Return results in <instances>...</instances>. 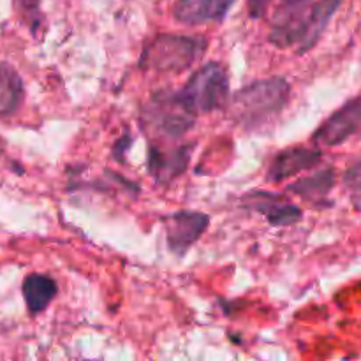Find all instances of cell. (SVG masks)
Instances as JSON below:
<instances>
[{"mask_svg": "<svg viewBox=\"0 0 361 361\" xmlns=\"http://www.w3.org/2000/svg\"><path fill=\"white\" fill-rule=\"evenodd\" d=\"M194 143L183 145L175 150H161L157 147H150L148 150V171L159 183H169L176 176L182 175L187 169Z\"/></svg>", "mask_w": 361, "mask_h": 361, "instance_id": "11", "label": "cell"}, {"mask_svg": "<svg viewBox=\"0 0 361 361\" xmlns=\"http://www.w3.org/2000/svg\"><path fill=\"white\" fill-rule=\"evenodd\" d=\"M14 9L21 16V20L28 25L32 34L37 32V28L42 23V14H41V0H13Z\"/></svg>", "mask_w": 361, "mask_h": 361, "instance_id": "15", "label": "cell"}, {"mask_svg": "<svg viewBox=\"0 0 361 361\" xmlns=\"http://www.w3.org/2000/svg\"><path fill=\"white\" fill-rule=\"evenodd\" d=\"M141 120L155 136L176 140L192 129L196 113L185 104L180 92L159 90L141 108Z\"/></svg>", "mask_w": 361, "mask_h": 361, "instance_id": "4", "label": "cell"}, {"mask_svg": "<svg viewBox=\"0 0 361 361\" xmlns=\"http://www.w3.org/2000/svg\"><path fill=\"white\" fill-rule=\"evenodd\" d=\"M309 2L310 0H281V6L274 18V25H286L300 18L310 7Z\"/></svg>", "mask_w": 361, "mask_h": 361, "instance_id": "16", "label": "cell"}, {"mask_svg": "<svg viewBox=\"0 0 361 361\" xmlns=\"http://www.w3.org/2000/svg\"><path fill=\"white\" fill-rule=\"evenodd\" d=\"M21 291H23V300L27 303L28 312L35 316L53 302V298L59 293V284L49 275L32 274L25 277Z\"/></svg>", "mask_w": 361, "mask_h": 361, "instance_id": "12", "label": "cell"}, {"mask_svg": "<svg viewBox=\"0 0 361 361\" xmlns=\"http://www.w3.org/2000/svg\"><path fill=\"white\" fill-rule=\"evenodd\" d=\"M344 185L348 189L351 203L356 210H361V161L349 166L344 173Z\"/></svg>", "mask_w": 361, "mask_h": 361, "instance_id": "17", "label": "cell"}, {"mask_svg": "<svg viewBox=\"0 0 361 361\" xmlns=\"http://www.w3.org/2000/svg\"><path fill=\"white\" fill-rule=\"evenodd\" d=\"M361 130V95L335 111L319 129L312 141L319 147H338Z\"/></svg>", "mask_w": 361, "mask_h": 361, "instance_id": "6", "label": "cell"}, {"mask_svg": "<svg viewBox=\"0 0 361 361\" xmlns=\"http://www.w3.org/2000/svg\"><path fill=\"white\" fill-rule=\"evenodd\" d=\"M289 95L291 87L284 78L257 80L235 94L231 115L238 126L245 129H257L284 109Z\"/></svg>", "mask_w": 361, "mask_h": 361, "instance_id": "1", "label": "cell"}, {"mask_svg": "<svg viewBox=\"0 0 361 361\" xmlns=\"http://www.w3.org/2000/svg\"><path fill=\"white\" fill-rule=\"evenodd\" d=\"M236 0H176L173 16L183 25L221 23Z\"/></svg>", "mask_w": 361, "mask_h": 361, "instance_id": "9", "label": "cell"}, {"mask_svg": "<svg viewBox=\"0 0 361 361\" xmlns=\"http://www.w3.org/2000/svg\"><path fill=\"white\" fill-rule=\"evenodd\" d=\"M25 97L23 80L11 63L0 62V116L18 111Z\"/></svg>", "mask_w": 361, "mask_h": 361, "instance_id": "14", "label": "cell"}, {"mask_svg": "<svg viewBox=\"0 0 361 361\" xmlns=\"http://www.w3.org/2000/svg\"><path fill=\"white\" fill-rule=\"evenodd\" d=\"M243 207L264 215L271 226H291L302 221V210L284 196L264 190H252L243 196Z\"/></svg>", "mask_w": 361, "mask_h": 361, "instance_id": "8", "label": "cell"}, {"mask_svg": "<svg viewBox=\"0 0 361 361\" xmlns=\"http://www.w3.org/2000/svg\"><path fill=\"white\" fill-rule=\"evenodd\" d=\"M207 46V39L201 35L161 34L145 46L140 67L157 73H180L200 60Z\"/></svg>", "mask_w": 361, "mask_h": 361, "instance_id": "3", "label": "cell"}, {"mask_svg": "<svg viewBox=\"0 0 361 361\" xmlns=\"http://www.w3.org/2000/svg\"><path fill=\"white\" fill-rule=\"evenodd\" d=\"M323 159V154L319 150H312V148H288V150L281 152L275 155L271 161L270 169L267 173V180L270 182H282L286 178L298 175V173L305 171V169L317 166Z\"/></svg>", "mask_w": 361, "mask_h": 361, "instance_id": "10", "label": "cell"}, {"mask_svg": "<svg viewBox=\"0 0 361 361\" xmlns=\"http://www.w3.org/2000/svg\"><path fill=\"white\" fill-rule=\"evenodd\" d=\"M334 185L335 171L331 168H328L319 169V171H316L310 176H305V178H300L298 182L291 183L288 187V190L312 204H324V197L330 194Z\"/></svg>", "mask_w": 361, "mask_h": 361, "instance_id": "13", "label": "cell"}, {"mask_svg": "<svg viewBox=\"0 0 361 361\" xmlns=\"http://www.w3.org/2000/svg\"><path fill=\"white\" fill-rule=\"evenodd\" d=\"M271 0H249V16L254 20H259L267 14L268 6Z\"/></svg>", "mask_w": 361, "mask_h": 361, "instance_id": "18", "label": "cell"}, {"mask_svg": "<svg viewBox=\"0 0 361 361\" xmlns=\"http://www.w3.org/2000/svg\"><path fill=\"white\" fill-rule=\"evenodd\" d=\"M341 4L342 0H319L312 4L307 13L296 20L271 27L268 41L282 49L296 48L300 55L310 51L323 37V32L326 30L328 23L338 11Z\"/></svg>", "mask_w": 361, "mask_h": 361, "instance_id": "2", "label": "cell"}, {"mask_svg": "<svg viewBox=\"0 0 361 361\" xmlns=\"http://www.w3.org/2000/svg\"><path fill=\"white\" fill-rule=\"evenodd\" d=\"M180 94L196 115L224 108L231 94L228 71L217 62L207 63L190 76Z\"/></svg>", "mask_w": 361, "mask_h": 361, "instance_id": "5", "label": "cell"}, {"mask_svg": "<svg viewBox=\"0 0 361 361\" xmlns=\"http://www.w3.org/2000/svg\"><path fill=\"white\" fill-rule=\"evenodd\" d=\"M166 242L176 256H183L210 226V217L201 212H176L164 219Z\"/></svg>", "mask_w": 361, "mask_h": 361, "instance_id": "7", "label": "cell"}]
</instances>
